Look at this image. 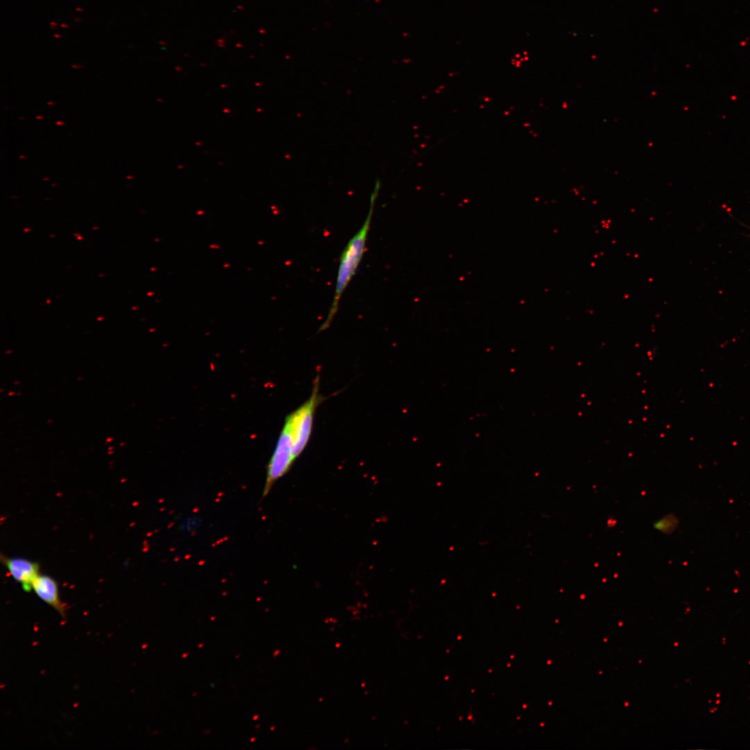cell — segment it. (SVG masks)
<instances>
[{"label":"cell","instance_id":"1","mask_svg":"<svg viewBox=\"0 0 750 750\" xmlns=\"http://www.w3.org/2000/svg\"><path fill=\"white\" fill-rule=\"evenodd\" d=\"M381 188L379 180L376 181L371 194L369 210L363 225L354 236L349 241L341 254L338 275L335 282V292L329 312L325 321L319 328L324 331L328 328L337 313L341 297L349 283L354 276L365 251V245L371 221L374 212L376 199Z\"/></svg>","mask_w":750,"mask_h":750},{"label":"cell","instance_id":"2","mask_svg":"<svg viewBox=\"0 0 750 750\" xmlns=\"http://www.w3.org/2000/svg\"><path fill=\"white\" fill-rule=\"evenodd\" d=\"M320 401L319 377L317 376L314 382L310 397L285 418L291 429L293 455L295 459L303 452L310 440L315 411Z\"/></svg>","mask_w":750,"mask_h":750},{"label":"cell","instance_id":"3","mask_svg":"<svg viewBox=\"0 0 750 750\" xmlns=\"http://www.w3.org/2000/svg\"><path fill=\"white\" fill-rule=\"evenodd\" d=\"M294 460L291 429L289 423L285 420L284 426L267 466L264 496L268 494L274 483L289 470Z\"/></svg>","mask_w":750,"mask_h":750},{"label":"cell","instance_id":"4","mask_svg":"<svg viewBox=\"0 0 750 750\" xmlns=\"http://www.w3.org/2000/svg\"><path fill=\"white\" fill-rule=\"evenodd\" d=\"M0 559L11 577L20 583L25 591L32 590V583L40 574L38 562L24 558H10L3 554Z\"/></svg>","mask_w":750,"mask_h":750},{"label":"cell","instance_id":"5","mask_svg":"<svg viewBox=\"0 0 750 750\" xmlns=\"http://www.w3.org/2000/svg\"><path fill=\"white\" fill-rule=\"evenodd\" d=\"M31 588L41 600L65 617V606L60 599L58 585L54 578L40 574L32 583Z\"/></svg>","mask_w":750,"mask_h":750},{"label":"cell","instance_id":"6","mask_svg":"<svg viewBox=\"0 0 750 750\" xmlns=\"http://www.w3.org/2000/svg\"><path fill=\"white\" fill-rule=\"evenodd\" d=\"M60 26H61V27H63V28H68V27H69V25H67V24H60Z\"/></svg>","mask_w":750,"mask_h":750},{"label":"cell","instance_id":"7","mask_svg":"<svg viewBox=\"0 0 750 750\" xmlns=\"http://www.w3.org/2000/svg\"><path fill=\"white\" fill-rule=\"evenodd\" d=\"M72 67L73 68H79V67H82V65H72Z\"/></svg>","mask_w":750,"mask_h":750},{"label":"cell","instance_id":"8","mask_svg":"<svg viewBox=\"0 0 750 750\" xmlns=\"http://www.w3.org/2000/svg\"><path fill=\"white\" fill-rule=\"evenodd\" d=\"M50 24H51V25H55V26H57V25H58V23H57V22H50Z\"/></svg>","mask_w":750,"mask_h":750},{"label":"cell","instance_id":"9","mask_svg":"<svg viewBox=\"0 0 750 750\" xmlns=\"http://www.w3.org/2000/svg\"><path fill=\"white\" fill-rule=\"evenodd\" d=\"M53 36H54L55 38H61V35H59V34H57V33L54 34V35H53Z\"/></svg>","mask_w":750,"mask_h":750},{"label":"cell","instance_id":"10","mask_svg":"<svg viewBox=\"0 0 750 750\" xmlns=\"http://www.w3.org/2000/svg\"><path fill=\"white\" fill-rule=\"evenodd\" d=\"M76 10H78V11H80V12H82V11H83V9H82V8H78H78H76Z\"/></svg>","mask_w":750,"mask_h":750},{"label":"cell","instance_id":"11","mask_svg":"<svg viewBox=\"0 0 750 750\" xmlns=\"http://www.w3.org/2000/svg\"><path fill=\"white\" fill-rule=\"evenodd\" d=\"M74 20H75L76 22H80V21H81V19H79V18H78V17H74Z\"/></svg>","mask_w":750,"mask_h":750},{"label":"cell","instance_id":"12","mask_svg":"<svg viewBox=\"0 0 750 750\" xmlns=\"http://www.w3.org/2000/svg\"><path fill=\"white\" fill-rule=\"evenodd\" d=\"M51 28H53V29H56V26H51Z\"/></svg>","mask_w":750,"mask_h":750}]
</instances>
